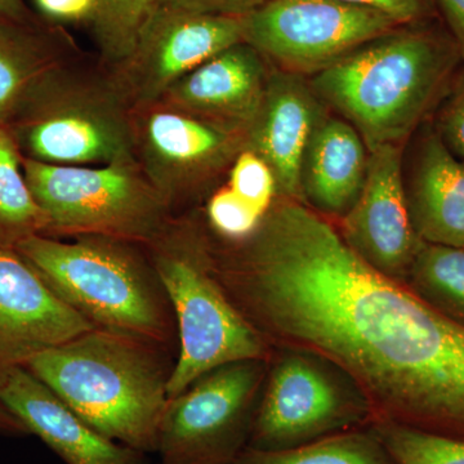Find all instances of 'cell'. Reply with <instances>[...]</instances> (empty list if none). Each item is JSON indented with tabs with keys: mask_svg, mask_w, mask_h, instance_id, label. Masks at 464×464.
Returning a JSON list of instances; mask_svg holds the SVG:
<instances>
[{
	"mask_svg": "<svg viewBox=\"0 0 464 464\" xmlns=\"http://www.w3.org/2000/svg\"><path fill=\"white\" fill-rule=\"evenodd\" d=\"M268 362H231L168 399L159 429L161 464H235L248 448Z\"/></svg>",
	"mask_w": 464,
	"mask_h": 464,
	"instance_id": "8",
	"label": "cell"
},
{
	"mask_svg": "<svg viewBox=\"0 0 464 464\" xmlns=\"http://www.w3.org/2000/svg\"><path fill=\"white\" fill-rule=\"evenodd\" d=\"M25 16L24 0H0V21L20 24L25 20Z\"/></svg>",
	"mask_w": 464,
	"mask_h": 464,
	"instance_id": "33",
	"label": "cell"
},
{
	"mask_svg": "<svg viewBox=\"0 0 464 464\" xmlns=\"http://www.w3.org/2000/svg\"><path fill=\"white\" fill-rule=\"evenodd\" d=\"M24 174L45 231L151 244L169 224L166 198L133 172L132 161L91 168L29 159Z\"/></svg>",
	"mask_w": 464,
	"mask_h": 464,
	"instance_id": "7",
	"label": "cell"
},
{
	"mask_svg": "<svg viewBox=\"0 0 464 464\" xmlns=\"http://www.w3.org/2000/svg\"><path fill=\"white\" fill-rule=\"evenodd\" d=\"M161 0H99L92 17L101 47L110 57L125 60Z\"/></svg>",
	"mask_w": 464,
	"mask_h": 464,
	"instance_id": "24",
	"label": "cell"
},
{
	"mask_svg": "<svg viewBox=\"0 0 464 464\" xmlns=\"http://www.w3.org/2000/svg\"><path fill=\"white\" fill-rule=\"evenodd\" d=\"M464 58V0H435Z\"/></svg>",
	"mask_w": 464,
	"mask_h": 464,
	"instance_id": "32",
	"label": "cell"
},
{
	"mask_svg": "<svg viewBox=\"0 0 464 464\" xmlns=\"http://www.w3.org/2000/svg\"><path fill=\"white\" fill-rule=\"evenodd\" d=\"M0 433L3 435H29L26 427L0 401Z\"/></svg>",
	"mask_w": 464,
	"mask_h": 464,
	"instance_id": "34",
	"label": "cell"
},
{
	"mask_svg": "<svg viewBox=\"0 0 464 464\" xmlns=\"http://www.w3.org/2000/svg\"><path fill=\"white\" fill-rule=\"evenodd\" d=\"M239 243L213 255L215 271L271 346L341 366L374 422L464 440L462 326L366 265L325 217L298 201L274 200Z\"/></svg>",
	"mask_w": 464,
	"mask_h": 464,
	"instance_id": "1",
	"label": "cell"
},
{
	"mask_svg": "<svg viewBox=\"0 0 464 464\" xmlns=\"http://www.w3.org/2000/svg\"><path fill=\"white\" fill-rule=\"evenodd\" d=\"M451 82L440 109L438 132L445 145L464 163V67Z\"/></svg>",
	"mask_w": 464,
	"mask_h": 464,
	"instance_id": "28",
	"label": "cell"
},
{
	"mask_svg": "<svg viewBox=\"0 0 464 464\" xmlns=\"http://www.w3.org/2000/svg\"><path fill=\"white\" fill-rule=\"evenodd\" d=\"M396 464H464V440L390 420L372 424Z\"/></svg>",
	"mask_w": 464,
	"mask_h": 464,
	"instance_id": "25",
	"label": "cell"
},
{
	"mask_svg": "<svg viewBox=\"0 0 464 464\" xmlns=\"http://www.w3.org/2000/svg\"><path fill=\"white\" fill-rule=\"evenodd\" d=\"M151 246L152 267L172 307L179 338L168 399L219 366L271 359L274 347L227 295L212 253L195 232L168 224Z\"/></svg>",
	"mask_w": 464,
	"mask_h": 464,
	"instance_id": "5",
	"label": "cell"
},
{
	"mask_svg": "<svg viewBox=\"0 0 464 464\" xmlns=\"http://www.w3.org/2000/svg\"><path fill=\"white\" fill-rule=\"evenodd\" d=\"M398 26L381 12L341 0H267L244 17V42L283 72L316 74Z\"/></svg>",
	"mask_w": 464,
	"mask_h": 464,
	"instance_id": "9",
	"label": "cell"
},
{
	"mask_svg": "<svg viewBox=\"0 0 464 464\" xmlns=\"http://www.w3.org/2000/svg\"><path fill=\"white\" fill-rule=\"evenodd\" d=\"M127 244L105 237L66 243L38 234L14 249L96 328L166 347L176 329L172 307L152 265Z\"/></svg>",
	"mask_w": 464,
	"mask_h": 464,
	"instance_id": "4",
	"label": "cell"
},
{
	"mask_svg": "<svg viewBox=\"0 0 464 464\" xmlns=\"http://www.w3.org/2000/svg\"><path fill=\"white\" fill-rule=\"evenodd\" d=\"M94 328L16 250L0 246V364H23Z\"/></svg>",
	"mask_w": 464,
	"mask_h": 464,
	"instance_id": "12",
	"label": "cell"
},
{
	"mask_svg": "<svg viewBox=\"0 0 464 464\" xmlns=\"http://www.w3.org/2000/svg\"><path fill=\"white\" fill-rule=\"evenodd\" d=\"M400 145L371 150L362 190L341 219L344 243L366 265L405 284L423 241L415 234L406 201Z\"/></svg>",
	"mask_w": 464,
	"mask_h": 464,
	"instance_id": "10",
	"label": "cell"
},
{
	"mask_svg": "<svg viewBox=\"0 0 464 464\" xmlns=\"http://www.w3.org/2000/svg\"><path fill=\"white\" fill-rule=\"evenodd\" d=\"M208 219L222 237L232 241L246 239L261 224L264 215L230 188L217 192L208 203Z\"/></svg>",
	"mask_w": 464,
	"mask_h": 464,
	"instance_id": "27",
	"label": "cell"
},
{
	"mask_svg": "<svg viewBox=\"0 0 464 464\" xmlns=\"http://www.w3.org/2000/svg\"><path fill=\"white\" fill-rule=\"evenodd\" d=\"M341 2L374 9L392 18L399 25L432 20L438 12L435 0H341Z\"/></svg>",
	"mask_w": 464,
	"mask_h": 464,
	"instance_id": "29",
	"label": "cell"
},
{
	"mask_svg": "<svg viewBox=\"0 0 464 464\" xmlns=\"http://www.w3.org/2000/svg\"><path fill=\"white\" fill-rule=\"evenodd\" d=\"M404 285L464 328V248L424 243Z\"/></svg>",
	"mask_w": 464,
	"mask_h": 464,
	"instance_id": "21",
	"label": "cell"
},
{
	"mask_svg": "<svg viewBox=\"0 0 464 464\" xmlns=\"http://www.w3.org/2000/svg\"><path fill=\"white\" fill-rule=\"evenodd\" d=\"M163 346L94 328L23 364L85 423L139 453L157 451L173 366Z\"/></svg>",
	"mask_w": 464,
	"mask_h": 464,
	"instance_id": "3",
	"label": "cell"
},
{
	"mask_svg": "<svg viewBox=\"0 0 464 464\" xmlns=\"http://www.w3.org/2000/svg\"><path fill=\"white\" fill-rule=\"evenodd\" d=\"M230 188L261 215L273 206L276 179L264 159L246 150L235 161L230 174Z\"/></svg>",
	"mask_w": 464,
	"mask_h": 464,
	"instance_id": "26",
	"label": "cell"
},
{
	"mask_svg": "<svg viewBox=\"0 0 464 464\" xmlns=\"http://www.w3.org/2000/svg\"><path fill=\"white\" fill-rule=\"evenodd\" d=\"M143 139L152 163L169 174L166 183L170 188L176 174L216 163L231 146L226 130L177 111L152 112L146 121Z\"/></svg>",
	"mask_w": 464,
	"mask_h": 464,
	"instance_id": "19",
	"label": "cell"
},
{
	"mask_svg": "<svg viewBox=\"0 0 464 464\" xmlns=\"http://www.w3.org/2000/svg\"><path fill=\"white\" fill-rule=\"evenodd\" d=\"M266 58L248 43L210 57L168 90L179 108L248 125L264 97Z\"/></svg>",
	"mask_w": 464,
	"mask_h": 464,
	"instance_id": "17",
	"label": "cell"
},
{
	"mask_svg": "<svg viewBox=\"0 0 464 464\" xmlns=\"http://www.w3.org/2000/svg\"><path fill=\"white\" fill-rule=\"evenodd\" d=\"M45 230L47 218L21 172L14 139L0 128V246L14 249L18 241Z\"/></svg>",
	"mask_w": 464,
	"mask_h": 464,
	"instance_id": "22",
	"label": "cell"
},
{
	"mask_svg": "<svg viewBox=\"0 0 464 464\" xmlns=\"http://www.w3.org/2000/svg\"><path fill=\"white\" fill-rule=\"evenodd\" d=\"M267 0H161V5L213 16L246 17Z\"/></svg>",
	"mask_w": 464,
	"mask_h": 464,
	"instance_id": "30",
	"label": "cell"
},
{
	"mask_svg": "<svg viewBox=\"0 0 464 464\" xmlns=\"http://www.w3.org/2000/svg\"><path fill=\"white\" fill-rule=\"evenodd\" d=\"M373 422L371 402L341 366L313 351L276 346L248 448L288 450Z\"/></svg>",
	"mask_w": 464,
	"mask_h": 464,
	"instance_id": "6",
	"label": "cell"
},
{
	"mask_svg": "<svg viewBox=\"0 0 464 464\" xmlns=\"http://www.w3.org/2000/svg\"><path fill=\"white\" fill-rule=\"evenodd\" d=\"M405 182L415 234L426 244L464 248V163L438 130L424 134Z\"/></svg>",
	"mask_w": 464,
	"mask_h": 464,
	"instance_id": "16",
	"label": "cell"
},
{
	"mask_svg": "<svg viewBox=\"0 0 464 464\" xmlns=\"http://www.w3.org/2000/svg\"><path fill=\"white\" fill-rule=\"evenodd\" d=\"M460 58L450 33L423 21L364 43L308 82L371 151L413 132L448 90Z\"/></svg>",
	"mask_w": 464,
	"mask_h": 464,
	"instance_id": "2",
	"label": "cell"
},
{
	"mask_svg": "<svg viewBox=\"0 0 464 464\" xmlns=\"http://www.w3.org/2000/svg\"><path fill=\"white\" fill-rule=\"evenodd\" d=\"M16 25L0 21V121L25 96L41 66L38 47Z\"/></svg>",
	"mask_w": 464,
	"mask_h": 464,
	"instance_id": "23",
	"label": "cell"
},
{
	"mask_svg": "<svg viewBox=\"0 0 464 464\" xmlns=\"http://www.w3.org/2000/svg\"><path fill=\"white\" fill-rule=\"evenodd\" d=\"M235 464H396L373 427L337 433L304 447L265 451L246 448Z\"/></svg>",
	"mask_w": 464,
	"mask_h": 464,
	"instance_id": "20",
	"label": "cell"
},
{
	"mask_svg": "<svg viewBox=\"0 0 464 464\" xmlns=\"http://www.w3.org/2000/svg\"><path fill=\"white\" fill-rule=\"evenodd\" d=\"M326 106L304 75L277 72L248 124V150L273 170L285 199L304 203L301 170L311 137L325 118Z\"/></svg>",
	"mask_w": 464,
	"mask_h": 464,
	"instance_id": "13",
	"label": "cell"
},
{
	"mask_svg": "<svg viewBox=\"0 0 464 464\" xmlns=\"http://www.w3.org/2000/svg\"><path fill=\"white\" fill-rule=\"evenodd\" d=\"M24 143L34 160L54 166L132 161L123 118L90 94L69 93L30 121Z\"/></svg>",
	"mask_w": 464,
	"mask_h": 464,
	"instance_id": "15",
	"label": "cell"
},
{
	"mask_svg": "<svg viewBox=\"0 0 464 464\" xmlns=\"http://www.w3.org/2000/svg\"><path fill=\"white\" fill-rule=\"evenodd\" d=\"M369 151L344 119L326 115L317 125L302 161L304 206L319 215L343 218L362 190Z\"/></svg>",
	"mask_w": 464,
	"mask_h": 464,
	"instance_id": "18",
	"label": "cell"
},
{
	"mask_svg": "<svg viewBox=\"0 0 464 464\" xmlns=\"http://www.w3.org/2000/svg\"><path fill=\"white\" fill-rule=\"evenodd\" d=\"M0 401L66 464H145L143 454L101 435L21 364H0Z\"/></svg>",
	"mask_w": 464,
	"mask_h": 464,
	"instance_id": "14",
	"label": "cell"
},
{
	"mask_svg": "<svg viewBox=\"0 0 464 464\" xmlns=\"http://www.w3.org/2000/svg\"><path fill=\"white\" fill-rule=\"evenodd\" d=\"M47 16L63 21L92 20L99 0H35Z\"/></svg>",
	"mask_w": 464,
	"mask_h": 464,
	"instance_id": "31",
	"label": "cell"
},
{
	"mask_svg": "<svg viewBox=\"0 0 464 464\" xmlns=\"http://www.w3.org/2000/svg\"><path fill=\"white\" fill-rule=\"evenodd\" d=\"M244 42V17L194 14L161 5L125 58L139 100L157 99L210 57Z\"/></svg>",
	"mask_w": 464,
	"mask_h": 464,
	"instance_id": "11",
	"label": "cell"
}]
</instances>
